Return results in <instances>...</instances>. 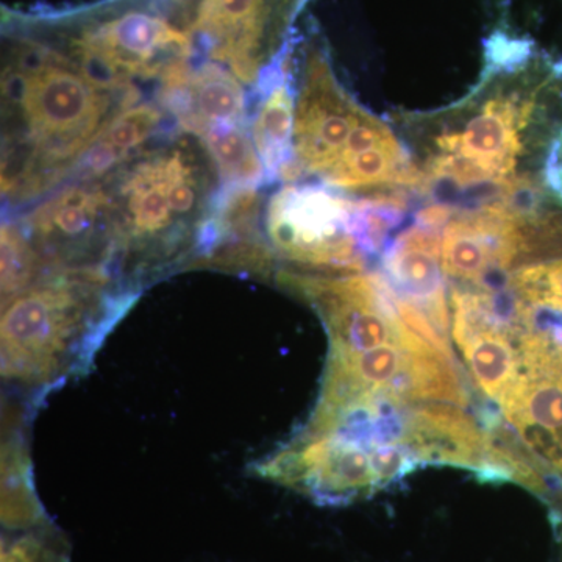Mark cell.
<instances>
[{"label":"cell","instance_id":"cell-7","mask_svg":"<svg viewBox=\"0 0 562 562\" xmlns=\"http://www.w3.org/2000/svg\"><path fill=\"white\" fill-rule=\"evenodd\" d=\"M401 443L417 462H441L483 473L492 435L452 403H425L403 420Z\"/></svg>","mask_w":562,"mask_h":562},{"label":"cell","instance_id":"cell-13","mask_svg":"<svg viewBox=\"0 0 562 562\" xmlns=\"http://www.w3.org/2000/svg\"><path fill=\"white\" fill-rule=\"evenodd\" d=\"M44 276L40 257L16 222L2 225V303Z\"/></svg>","mask_w":562,"mask_h":562},{"label":"cell","instance_id":"cell-10","mask_svg":"<svg viewBox=\"0 0 562 562\" xmlns=\"http://www.w3.org/2000/svg\"><path fill=\"white\" fill-rule=\"evenodd\" d=\"M291 54L266 81L250 136L268 177H280L291 168L294 136L295 90L291 87Z\"/></svg>","mask_w":562,"mask_h":562},{"label":"cell","instance_id":"cell-4","mask_svg":"<svg viewBox=\"0 0 562 562\" xmlns=\"http://www.w3.org/2000/svg\"><path fill=\"white\" fill-rule=\"evenodd\" d=\"M297 85L292 162L283 180L305 173L351 194L417 190L419 176L402 136L347 91L316 29L303 41Z\"/></svg>","mask_w":562,"mask_h":562},{"label":"cell","instance_id":"cell-12","mask_svg":"<svg viewBox=\"0 0 562 562\" xmlns=\"http://www.w3.org/2000/svg\"><path fill=\"white\" fill-rule=\"evenodd\" d=\"M0 562H70L69 542L50 519L27 530L3 531Z\"/></svg>","mask_w":562,"mask_h":562},{"label":"cell","instance_id":"cell-8","mask_svg":"<svg viewBox=\"0 0 562 562\" xmlns=\"http://www.w3.org/2000/svg\"><path fill=\"white\" fill-rule=\"evenodd\" d=\"M383 266L384 279L395 292L419 305L438 330L447 335L450 313L441 265V228L416 217L386 251Z\"/></svg>","mask_w":562,"mask_h":562},{"label":"cell","instance_id":"cell-5","mask_svg":"<svg viewBox=\"0 0 562 562\" xmlns=\"http://www.w3.org/2000/svg\"><path fill=\"white\" fill-rule=\"evenodd\" d=\"M135 297V291L105 269L47 272L2 303L3 380L44 395L80 375Z\"/></svg>","mask_w":562,"mask_h":562},{"label":"cell","instance_id":"cell-1","mask_svg":"<svg viewBox=\"0 0 562 562\" xmlns=\"http://www.w3.org/2000/svg\"><path fill=\"white\" fill-rule=\"evenodd\" d=\"M392 121L436 202L562 198V58L531 40L495 32L468 94Z\"/></svg>","mask_w":562,"mask_h":562},{"label":"cell","instance_id":"cell-2","mask_svg":"<svg viewBox=\"0 0 562 562\" xmlns=\"http://www.w3.org/2000/svg\"><path fill=\"white\" fill-rule=\"evenodd\" d=\"M3 35L2 195L24 205L68 180L136 103L92 80L29 18L9 16Z\"/></svg>","mask_w":562,"mask_h":562},{"label":"cell","instance_id":"cell-3","mask_svg":"<svg viewBox=\"0 0 562 562\" xmlns=\"http://www.w3.org/2000/svg\"><path fill=\"white\" fill-rule=\"evenodd\" d=\"M95 177L109 188L114 269L128 290L201 260L222 192L220 171L198 136L181 128Z\"/></svg>","mask_w":562,"mask_h":562},{"label":"cell","instance_id":"cell-11","mask_svg":"<svg viewBox=\"0 0 562 562\" xmlns=\"http://www.w3.org/2000/svg\"><path fill=\"white\" fill-rule=\"evenodd\" d=\"M21 432L9 435L2 452V528L20 531L49 520L32 482L31 460Z\"/></svg>","mask_w":562,"mask_h":562},{"label":"cell","instance_id":"cell-9","mask_svg":"<svg viewBox=\"0 0 562 562\" xmlns=\"http://www.w3.org/2000/svg\"><path fill=\"white\" fill-rule=\"evenodd\" d=\"M243 83L216 63H202L173 105V116L184 132L201 138L217 127L247 125Z\"/></svg>","mask_w":562,"mask_h":562},{"label":"cell","instance_id":"cell-6","mask_svg":"<svg viewBox=\"0 0 562 562\" xmlns=\"http://www.w3.org/2000/svg\"><path fill=\"white\" fill-rule=\"evenodd\" d=\"M269 247L281 260L317 273L360 272L368 250L360 231V202L330 188L290 184L277 192L266 213Z\"/></svg>","mask_w":562,"mask_h":562}]
</instances>
